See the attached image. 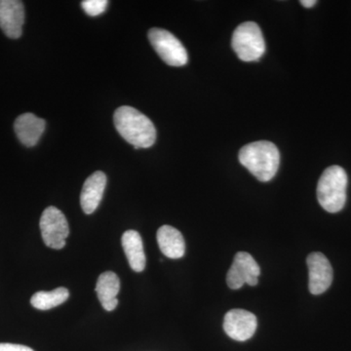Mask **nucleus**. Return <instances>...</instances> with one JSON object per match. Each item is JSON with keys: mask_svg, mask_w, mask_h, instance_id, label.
Segmentation results:
<instances>
[{"mask_svg": "<svg viewBox=\"0 0 351 351\" xmlns=\"http://www.w3.org/2000/svg\"><path fill=\"white\" fill-rule=\"evenodd\" d=\"M113 121L120 136L135 149H147L156 143V127L149 117L136 108L128 106L117 108Z\"/></svg>", "mask_w": 351, "mask_h": 351, "instance_id": "nucleus-1", "label": "nucleus"}, {"mask_svg": "<svg viewBox=\"0 0 351 351\" xmlns=\"http://www.w3.org/2000/svg\"><path fill=\"white\" fill-rule=\"evenodd\" d=\"M240 163L260 182L274 179L280 164V154L276 145L267 141L251 143L242 147L239 156Z\"/></svg>", "mask_w": 351, "mask_h": 351, "instance_id": "nucleus-2", "label": "nucleus"}, {"mask_svg": "<svg viewBox=\"0 0 351 351\" xmlns=\"http://www.w3.org/2000/svg\"><path fill=\"white\" fill-rule=\"evenodd\" d=\"M348 175L343 168L331 166L321 175L317 198L321 207L329 213H338L345 207Z\"/></svg>", "mask_w": 351, "mask_h": 351, "instance_id": "nucleus-3", "label": "nucleus"}, {"mask_svg": "<svg viewBox=\"0 0 351 351\" xmlns=\"http://www.w3.org/2000/svg\"><path fill=\"white\" fill-rule=\"evenodd\" d=\"M232 45L239 59L243 62L258 61L265 52L263 32L258 24L245 22L233 32Z\"/></svg>", "mask_w": 351, "mask_h": 351, "instance_id": "nucleus-4", "label": "nucleus"}, {"mask_svg": "<svg viewBox=\"0 0 351 351\" xmlns=\"http://www.w3.org/2000/svg\"><path fill=\"white\" fill-rule=\"evenodd\" d=\"M149 39L152 47L166 64L171 66H182L188 64V52L174 34L166 29L154 27L149 32Z\"/></svg>", "mask_w": 351, "mask_h": 351, "instance_id": "nucleus-5", "label": "nucleus"}, {"mask_svg": "<svg viewBox=\"0 0 351 351\" xmlns=\"http://www.w3.org/2000/svg\"><path fill=\"white\" fill-rule=\"evenodd\" d=\"M39 226L46 246L55 250H60L66 246L69 235L68 219L58 208H46L41 215Z\"/></svg>", "mask_w": 351, "mask_h": 351, "instance_id": "nucleus-6", "label": "nucleus"}, {"mask_svg": "<svg viewBox=\"0 0 351 351\" xmlns=\"http://www.w3.org/2000/svg\"><path fill=\"white\" fill-rule=\"evenodd\" d=\"M260 274L261 269L255 258L246 252H239L226 274V283L232 290L243 287L244 284L256 286Z\"/></svg>", "mask_w": 351, "mask_h": 351, "instance_id": "nucleus-7", "label": "nucleus"}, {"mask_svg": "<svg viewBox=\"0 0 351 351\" xmlns=\"http://www.w3.org/2000/svg\"><path fill=\"white\" fill-rule=\"evenodd\" d=\"M257 327L255 314L245 309H230L223 319V330L226 335L237 341H248L255 334Z\"/></svg>", "mask_w": 351, "mask_h": 351, "instance_id": "nucleus-8", "label": "nucleus"}, {"mask_svg": "<svg viewBox=\"0 0 351 351\" xmlns=\"http://www.w3.org/2000/svg\"><path fill=\"white\" fill-rule=\"evenodd\" d=\"M308 267V289L313 295L326 292L332 282V267L329 260L322 253L309 254L306 258Z\"/></svg>", "mask_w": 351, "mask_h": 351, "instance_id": "nucleus-9", "label": "nucleus"}, {"mask_svg": "<svg viewBox=\"0 0 351 351\" xmlns=\"http://www.w3.org/2000/svg\"><path fill=\"white\" fill-rule=\"evenodd\" d=\"M25 23V8L18 0H0V27L9 38L22 36Z\"/></svg>", "mask_w": 351, "mask_h": 351, "instance_id": "nucleus-10", "label": "nucleus"}, {"mask_svg": "<svg viewBox=\"0 0 351 351\" xmlns=\"http://www.w3.org/2000/svg\"><path fill=\"white\" fill-rule=\"evenodd\" d=\"M106 186L107 176L101 171H97L88 177L80 195V204L85 214L90 215L96 211L103 198Z\"/></svg>", "mask_w": 351, "mask_h": 351, "instance_id": "nucleus-11", "label": "nucleus"}, {"mask_svg": "<svg viewBox=\"0 0 351 351\" xmlns=\"http://www.w3.org/2000/svg\"><path fill=\"white\" fill-rule=\"evenodd\" d=\"M46 122L43 119L27 112L20 115L14 123L16 135L25 147H34L45 130Z\"/></svg>", "mask_w": 351, "mask_h": 351, "instance_id": "nucleus-12", "label": "nucleus"}, {"mask_svg": "<svg viewBox=\"0 0 351 351\" xmlns=\"http://www.w3.org/2000/svg\"><path fill=\"white\" fill-rule=\"evenodd\" d=\"M157 243L164 256L170 258L184 257L186 253V243L184 237L177 228L171 226H163L156 234Z\"/></svg>", "mask_w": 351, "mask_h": 351, "instance_id": "nucleus-13", "label": "nucleus"}, {"mask_svg": "<svg viewBox=\"0 0 351 351\" xmlns=\"http://www.w3.org/2000/svg\"><path fill=\"white\" fill-rule=\"evenodd\" d=\"M97 295L101 306L107 311H112L119 306L120 280L119 276L112 271H106L99 276L96 284Z\"/></svg>", "mask_w": 351, "mask_h": 351, "instance_id": "nucleus-14", "label": "nucleus"}, {"mask_svg": "<svg viewBox=\"0 0 351 351\" xmlns=\"http://www.w3.org/2000/svg\"><path fill=\"white\" fill-rule=\"evenodd\" d=\"M121 242L132 270L142 272L145 269L147 258L140 233L136 230H127L122 235Z\"/></svg>", "mask_w": 351, "mask_h": 351, "instance_id": "nucleus-15", "label": "nucleus"}, {"mask_svg": "<svg viewBox=\"0 0 351 351\" xmlns=\"http://www.w3.org/2000/svg\"><path fill=\"white\" fill-rule=\"evenodd\" d=\"M69 297V290L64 287L55 289L50 292L40 291L32 295L31 304L34 308L39 309V311H48V309L64 304Z\"/></svg>", "mask_w": 351, "mask_h": 351, "instance_id": "nucleus-16", "label": "nucleus"}, {"mask_svg": "<svg viewBox=\"0 0 351 351\" xmlns=\"http://www.w3.org/2000/svg\"><path fill=\"white\" fill-rule=\"evenodd\" d=\"M108 4L107 0H85V1H82V5L87 15L96 17V16L105 12Z\"/></svg>", "mask_w": 351, "mask_h": 351, "instance_id": "nucleus-17", "label": "nucleus"}, {"mask_svg": "<svg viewBox=\"0 0 351 351\" xmlns=\"http://www.w3.org/2000/svg\"><path fill=\"white\" fill-rule=\"evenodd\" d=\"M0 351H34L31 348L15 343H0Z\"/></svg>", "mask_w": 351, "mask_h": 351, "instance_id": "nucleus-18", "label": "nucleus"}, {"mask_svg": "<svg viewBox=\"0 0 351 351\" xmlns=\"http://www.w3.org/2000/svg\"><path fill=\"white\" fill-rule=\"evenodd\" d=\"M300 3H301L302 6L306 7V8H311V7H313L317 3V1H315V0H302V1H300Z\"/></svg>", "mask_w": 351, "mask_h": 351, "instance_id": "nucleus-19", "label": "nucleus"}]
</instances>
